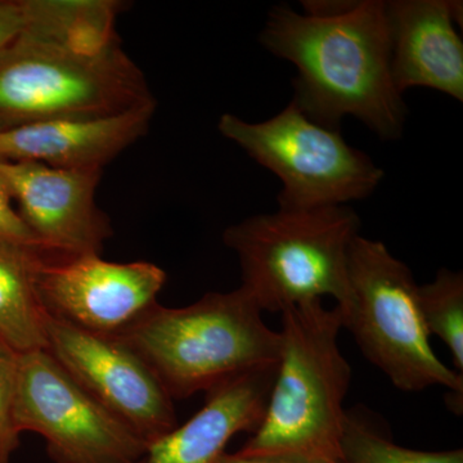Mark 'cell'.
<instances>
[{
  "label": "cell",
  "mask_w": 463,
  "mask_h": 463,
  "mask_svg": "<svg viewBox=\"0 0 463 463\" xmlns=\"http://www.w3.org/2000/svg\"><path fill=\"white\" fill-rule=\"evenodd\" d=\"M14 413L18 432L44 438L56 463H142L147 450L45 349L18 356Z\"/></svg>",
  "instance_id": "8"
},
{
  "label": "cell",
  "mask_w": 463,
  "mask_h": 463,
  "mask_svg": "<svg viewBox=\"0 0 463 463\" xmlns=\"http://www.w3.org/2000/svg\"><path fill=\"white\" fill-rule=\"evenodd\" d=\"M45 252L0 240V341L17 353L47 350V318L36 289Z\"/></svg>",
  "instance_id": "15"
},
{
  "label": "cell",
  "mask_w": 463,
  "mask_h": 463,
  "mask_svg": "<svg viewBox=\"0 0 463 463\" xmlns=\"http://www.w3.org/2000/svg\"><path fill=\"white\" fill-rule=\"evenodd\" d=\"M174 399L279 364L281 336L241 288L209 292L182 307L156 304L118 335Z\"/></svg>",
  "instance_id": "4"
},
{
  "label": "cell",
  "mask_w": 463,
  "mask_h": 463,
  "mask_svg": "<svg viewBox=\"0 0 463 463\" xmlns=\"http://www.w3.org/2000/svg\"><path fill=\"white\" fill-rule=\"evenodd\" d=\"M0 463H9V461H7V459H5L3 458L2 456H0Z\"/></svg>",
  "instance_id": "22"
},
{
  "label": "cell",
  "mask_w": 463,
  "mask_h": 463,
  "mask_svg": "<svg viewBox=\"0 0 463 463\" xmlns=\"http://www.w3.org/2000/svg\"><path fill=\"white\" fill-rule=\"evenodd\" d=\"M27 25L26 0H0V58Z\"/></svg>",
  "instance_id": "20"
},
{
  "label": "cell",
  "mask_w": 463,
  "mask_h": 463,
  "mask_svg": "<svg viewBox=\"0 0 463 463\" xmlns=\"http://www.w3.org/2000/svg\"><path fill=\"white\" fill-rule=\"evenodd\" d=\"M100 174L99 169L0 161V175L20 206L21 218L48 254H99L112 236L96 203Z\"/></svg>",
  "instance_id": "11"
},
{
  "label": "cell",
  "mask_w": 463,
  "mask_h": 463,
  "mask_svg": "<svg viewBox=\"0 0 463 463\" xmlns=\"http://www.w3.org/2000/svg\"><path fill=\"white\" fill-rule=\"evenodd\" d=\"M219 463H300V462H291V461H279V459H259V458H249V457H242L237 455V453H233V455H230V453H225L223 457H222L221 461Z\"/></svg>",
  "instance_id": "21"
},
{
  "label": "cell",
  "mask_w": 463,
  "mask_h": 463,
  "mask_svg": "<svg viewBox=\"0 0 463 463\" xmlns=\"http://www.w3.org/2000/svg\"><path fill=\"white\" fill-rule=\"evenodd\" d=\"M419 304L426 330L443 341L453 370L463 376V274L440 269L431 282L419 285Z\"/></svg>",
  "instance_id": "16"
},
{
  "label": "cell",
  "mask_w": 463,
  "mask_h": 463,
  "mask_svg": "<svg viewBox=\"0 0 463 463\" xmlns=\"http://www.w3.org/2000/svg\"><path fill=\"white\" fill-rule=\"evenodd\" d=\"M281 315L279 364L263 421L237 455L343 463L344 403L352 368L340 349V307L316 300Z\"/></svg>",
  "instance_id": "3"
},
{
  "label": "cell",
  "mask_w": 463,
  "mask_h": 463,
  "mask_svg": "<svg viewBox=\"0 0 463 463\" xmlns=\"http://www.w3.org/2000/svg\"><path fill=\"white\" fill-rule=\"evenodd\" d=\"M218 129L279 179L282 210L344 206L364 200L385 176L373 158L347 145L340 130L317 124L292 102L261 123L222 115Z\"/></svg>",
  "instance_id": "7"
},
{
  "label": "cell",
  "mask_w": 463,
  "mask_h": 463,
  "mask_svg": "<svg viewBox=\"0 0 463 463\" xmlns=\"http://www.w3.org/2000/svg\"><path fill=\"white\" fill-rule=\"evenodd\" d=\"M359 228L347 205L279 209L232 224L223 242L239 259L240 288L263 313L331 298L344 316L352 304L349 257Z\"/></svg>",
  "instance_id": "5"
},
{
  "label": "cell",
  "mask_w": 463,
  "mask_h": 463,
  "mask_svg": "<svg viewBox=\"0 0 463 463\" xmlns=\"http://www.w3.org/2000/svg\"><path fill=\"white\" fill-rule=\"evenodd\" d=\"M27 25L0 58V130L102 118L155 100L116 33L115 0H26Z\"/></svg>",
  "instance_id": "1"
},
{
  "label": "cell",
  "mask_w": 463,
  "mask_h": 463,
  "mask_svg": "<svg viewBox=\"0 0 463 463\" xmlns=\"http://www.w3.org/2000/svg\"><path fill=\"white\" fill-rule=\"evenodd\" d=\"M343 463H463V450L426 452L392 443L364 419L347 412L343 440Z\"/></svg>",
  "instance_id": "17"
},
{
  "label": "cell",
  "mask_w": 463,
  "mask_h": 463,
  "mask_svg": "<svg viewBox=\"0 0 463 463\" xmlns=\"http://www.w3.org/2000/svg\"><path fill=\"white\" fill-rule=\"evenodd\" d=\"M47 350L91 397L149 444L175 428L173 399L120 337L47 318Z\"/></svg>",
  "instance_id": "10"
},
{
  "label": "cell",
  "mask_w": 463,
  "mask_h": 463,
  "mask_svg": "<svg viewBox=\"0 0 463 463\" xmlns=\"http://www.w3.org/2000/svg\"><path fill=\"white\" fill-rule=\"evenodd\" d=\"M306 14L274 5L261 44L297 66L291 102L317 124L339 130L354 116L383 141H398L408 109L390 71L385 2H306Z\"/></svg>",
  "instance_id": "2"
},
{
  "label": "cell",
  "mask_w": 463,
  "mask_h": 463,
  "mask_svg": "<svg viewBox=\"0 0 463 463\" xmlns=\"http://www.w3.org/2000/svg\"><path fill=\"white\" fill-rule=\"evenodd\" d=\"M12 200L7 183L0 175V240L44 251L20 213L12 206Z\"/></svg>",
  "instance_id": "19"
},
{
  "label": "cell",
  "mask_w": 463,
  "mask_h": 463,
  "mask_svg": "<svg viewBox=\"0 0 463 463\" xmlns=\"http://www.w3.org/2000/svg\"><path fill=\"white\" fill-rule=\"evenodd\" d=\"M166 272L149 261L114 263L99 254L45 252L36 289L45 315L93 334L118 336L156 306Z\"/></svg>",
  "instance_id": "9"
},
{
  "label": "cell",
  "mask_w": 463,
  "mask_h": 463,
  "mask_svg": "<svg viewBox=\"0 0 463 463\" xmlns=\"http://www.w3.org/2000/svg\"><path fill=\"white\" fill-rule=\"evenodd\" d=\"M276 371H252L209 390L199 412L148 444L142 463H219L232 439L260 426Z\"/></svg>",
  "instance_id": "14"
},
{
  "label": "cell",
  "mask_w": 463,
  "mask_h": 463,
  "mask_svg": "<svg viewBox=\"0 0 463 463\" xmlns=\"http://www.w3.org/2000/svg\"><path fill=\"white\" fill-rule=\"evenodd\" d=\"M352 304L343 316L365 358L402 392L443 386L448 408L462 413L463 376L440 361L419 304V285L385 243L359 234L349 257Z\"/></svg>",
  "instance_id": "6"
},
{
  "label": "cell",
  "mask_w": 463,
  "mask_h": 463,
  "mask_svg": "<svg viewBox=\"0 0 463 463\" xmlns=\"http://www.w3.org/2000/svg\"><path fill=\"white\" fill-rule=\"evenodd\" d=\"M156 100L102 118H62L0 130V161L99 169L147 133Z\"/></svg>",
  "instance_id": "13"
},
{
  "label": "cell",
  "mask_w": 463,
  "mask_h": 463,
  "mask_svg": "<svg viewBox=\"0 0 463 463\" xmlns=\"http://www.w3.org/2000/svg\"><path fill=\"white\" fill-rule=\"evenodd\" d=\"M18 356L20 353L0 341V456L7 461L20 443L14 413Z\"/></svg>",
  "instance_id": "18"
},
{
  "label": "cell",
  "mask_w": 463,
  "mask_h": 463,
  "mask_svg": "<svg viewBox=\"0 0 463 463\" xmlns=\"http://www.w3.org/2000/svg\"><path fill=\"white\" fill-rule=\"evenodd\" d=\"M390 71L395 90L430 88L463 100L462 3L452 0L385 2Z\"/></svg>",
  "instance_id": "12"
}]
</instances>
